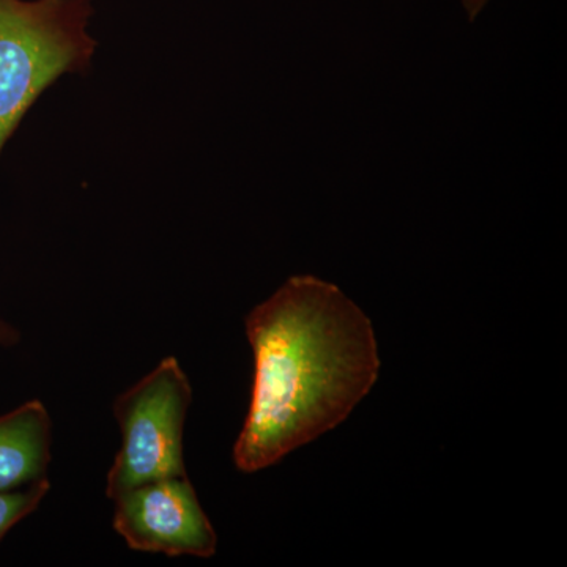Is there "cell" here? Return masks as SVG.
I'll return each mask as SVG.
<instances>
[{"label": "cell", "mask_w": 567, "mask_h": 567, "mask_svg": "<svg viewBox=\"0 0 567 567\" xmlns=\"http://www.w3.org/2000/svg\"><path fill=\"white\" fill-rule=\"evenodd\" d=\"M251 401L233 458L246 475L270 468L344 423L380 375L371 319L338 286L292 276L246 316Z\"/></svg>", "instance_id": "cell-1"}, {"label": "cell", "mask_w": 567, "mask_h": 567, "mask_svg": "<svg viewBox=\"0 0 567 567\" xmlns=\"http://www.w3.org/2000/svg\"><path fill=\"white\" fill-rule=\"evenodd\" d=\"M99 0H0V158L29 111L63 76H87Z\"/></svg>", "instance_id": "cell-2"}, {"label": "cell", "mask_w": 567, "mask_h": 567, "mask_svg": "<svg viewBox=\"0 0 567 567\" xmlns=\"http://www.w3.org/2000/svg\"><path fill=\"white\" fill-rule=\"evenodd\" d=\"M192 404V380L175 357L163 358L114 399L112 415L122 443L106 475L111 502L141 484L188 475L183 436Z\"/></svg>", "instance_id": "cell-3"}, {"label": "cell", "mask_w": 567, "mask_h": 567, "mask_svg": "<svg viewBox=\"0 0 567 567\" xmlns=\"http://www.w3.org/2000/svg\"><path fill=\"white\" fill-rule=\"evenodd\" d=\"M112 502V528L134 551L212 558L218 550V535L188 475L141 484Z\"/></svg>", "instance_id": "cell-4"}, {"label": "cell", "mask_w": 567, "mask_h": 567, "mask_svg": "<svg viewBox=\"0 0 567 567\" xmlns=\"http://www.w3.org/2000/svg\"><path fill=\"white\" fill-rule=\"evenodd\" d=\"M52 417L40 399L0 415V492L21 491L50 480Z\"/></svg>", "instance_id": "cell-5"}, {"label": "cell", "mask_w": 567, "mask_h": 567, "mask_svg": "<svg viewBox=\"0 0 567 567\" xmlns=\"http://www.w3.org/2000/svg\"><path fill=\"white\" fill-rule=\"evenodd\" d=\"M51 488L48 480L21 491L0 492V543L20 522L39 509Z\"/></svg>", "instance_id": "cell-6"}, {"label": "cell", "mask_w": 567, "mask_h": 567, "mask_svg": "<svg viewBox=\"0 0 567 567\" xmlns=\"http://www.w3.org/2000/svg\"><path fill=\"white\" fill-rule=\"evenodd\" d=\"M21 342L20 328L0 315V349H13Z\"/></svg>", "instance_id": "cell-7"}, {"label": "cell", "mask_w": 567, "mask_h": 567, "mask_svg": "<svg viewBox=\"0 0 567 567\" xmlns=\"http://www.w3.org/2000/svg\"><path fill=\"white\" fill-rule=\"evenodd\" d=\"M488 2L491 0H462V7H464L468 20L473 22L480 17L481 11L486 9Z\"/></svg>", "instance_id": "cell-8"}]
</instances>
